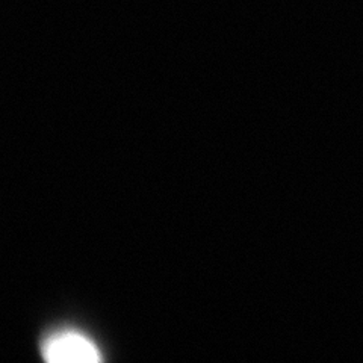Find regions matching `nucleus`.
Returning a JSON list of instances; mask_svg holds the SVG:
<instances>
[{"instance_id": "f257e3e1", "label": "nucleus", "mask_w": 363, "mask_h": 363, "mask_svg": "<svg viewBox=\"0 0 363 363\" xmlns=\"http://www.w3.org/2000/svg\"><path fill=\"white\" fill-rule=\"evenodd\" d=\"M41 354L50 363H96L101 360L100 350L84 333L60 330L49 335L41 344Z\"/></svg>"}]
</instances>
